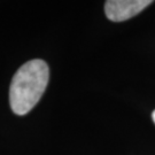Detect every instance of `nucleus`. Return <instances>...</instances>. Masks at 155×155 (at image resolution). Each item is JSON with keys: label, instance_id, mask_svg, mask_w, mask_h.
Listing matches in <instances>:
<instances>
[{"label": "nucleus", "instance_id": "1", "mask_svg": "<svg viewBox=\"0 0 155 155\" xmlns=\"http://www.w3.org/2000/svg\"><path fill=\"white\" fill-rule=\"evenodd\" d=\"M50 79V69L44 60L25 62L15 72L9 87V104L16 115H25L38 104Z\"/></svg>", "mask_w": 155, "mask_h": 155}, {"label": "nucleus", "instance_id": "3", "mask_svg": "<svg viewBox=\"0 0 155 155\" xmlns=\"http://www.w3.org/2000/svg\"><path fill=\"white\" fill-rule=\"evenodd\" d=\"M152 118H153V121H154V123H155V110L153 111V114H152Z\"/></svg>", "mask_w": 155, "mask_h": 155}, {"label": "nucleus", "instance_id": "2", "mask_svg": "<svg viewBox=\"0 0 155 155\" xmlns=\"http://www.w3.org/2000/svg\"><path fill=\"white\" fill-rule=\"evenodd\" d=\"M150 0H108L105 4L106 16L113 22H122L136 16L150 6Z\"/></svg>", "mask_w": 155, "mask_h": 155}]
</instances>
